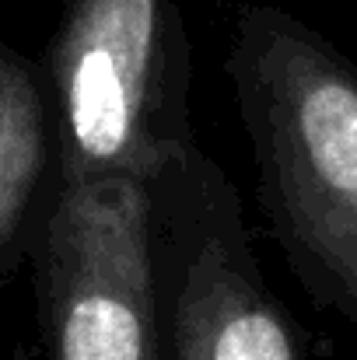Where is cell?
Instances as JSON below:
<instances>
[{"instance_id":"cell-3","label":"cell","mask_w":357,"mask_h":360,"mask_svg":"<svg viewBox=\"0 0 357 360\" xmlns=\"http://www.w3.org/2000/svg\"><path fill=\"white\" fill-rule=\"evenodd\" d=\"M63 186L133 179L193 143L189 60L168 0H74L53 53Z\"/></svg>"},{"instance_id":"cell-2","label":"cell","mask_w":357,"mask_h":360,"mask_svg":"<svg viewBox=\"0 0 357 360\" xmlns=\"http://www.w3.org/2000/svg\"><path fill=\"white\" fill-rule=\"evenodd\" d=\"M147 238L165 360H305L256 262L242 196L196 140L147 182Z\"/></svg>"},{"instance_id":"cell-5","label":"cell","mask_w":357,"mask_h":360,"mask_svg":"<svg viewBox=\"0 0 357 360\" xmlns=\"http://www.w3.org/2000/svg\"><path fill=\"white\" fill-rule=\"evenodd\" d=\"M42 172V102L28 70L0 53V245L25 217Z\"/></svg>"},{"instance_id":"cell-4","label":"cell","mask_w":357,"mask_h":360,"mask_svg":"<svg viewBox=\"0 0 357 360\" xmlns=\"http://www.w3.org/2000/svg\"><path fill=\"white\" fill-rule=\"evenodd\" d=\"M42 273L53 360H165L144 182L63 186Z\"/></svg>"},{"instance_id":"cell-1","label":"cell","mask_w":357,"mask_h":360,"mask_svg":"<svg viewBox=\"0 0 357 360\" xmlns=\"http://www.w3.org/2000/svg\"><path fill=\"white\" fill-rule=\"evenodd\" d=\"M228 74L284 259L357 336V67L291 14L249 4Z\"/></svg>"}]
</instances>
